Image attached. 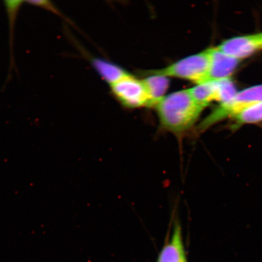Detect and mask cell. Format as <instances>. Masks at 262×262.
<instances>
[{
    "label": "cell",
    "instance_id": "1",
    "mask_svg": "<svg viewBox=\"0 0 262 262\" xmlns=\"http://www.w3.org/2000/svg\"><path fill=\"white\" fill-rule=\"evenodd\" d=\"M161 132L170 133L181 143L194 130L204 108L198 105L188 89L173 92L155 106Z\"/></svg>",
    "mask_w": 262,
    "mask_h": 262
},
{
    "label": "cell",
    "instance_id": "2",
    "mask_svg": "<svg viewBox=\"0 0 262 262\" xmlns=\"http://www.w3.org/2000/svg\"><path fill=\"white\" fill-rule=\"evenodd\" d=\"M208 48L199 53L180 59L165 68L141 71V75L155 74L192 82L195 84L208 80L209 70Z\"/></svg>",
    "mask_w": 262,
    "mask_h": 262
},
{
    "label": "cell",
    "instance_id": "3",
    "mask_svg": "<svg viewBox=\"0 0 262 262\" xmlns=\"http://www.w3.org/2000/svg\"><path fill=\"white\" fill-rule=\"evenodd\" d=\"M113 96L122 105L129 109L150 107L148 93L143 80L127 75L123 79L110 85Z\"/></svg>",
    "mask_w": 262,
    "mask_h": 262
},
{
    "label": "cell",
    "instance_id": "4",
    "mask_svg": "<svg viewBox=\"0 0 262 262\" xmlns=\"http://www.w3.org/2000/svg\"><path fill=\"white\" fill-rule=\"evenodd\" d=\"M262 102V84L245 88L237 92L229 102L219 104L208 115V119L211 124H214L229 119L232 115L241 108L249 104Z\"/></svg>",
    "mask_w": 262,
    "mask_h": 262
},
{
    "label": "cell",
    "instance_id": "5",
    "mask_svg": "<svg viewBox=\"0 0 262 262\" xmlns=\"http://www.w3.org/2000/svg\"><path fill=\"white\" fill-rule=\"evenodd\" d=\"M216 48L228 56L242 61L261 50L262 33L228 38Z\"/></svg>",
    "mask_w": 262,
    "mask_h": 262
},
{
    "label": "cell",
    "instance_id": "6",
    "mask_svg": "<svg viewBox=\"0 0 262 262\" xmlns=\"http://www.w3.org/2000/svg\"><path fill=\"white\" fill-rule=\"evenodd\" d=\"M208 49L210 62L208 81L231 78L237 70L241 61L223 53L216 47Z\"/></svg>",
    "mask_w": 262,
    "mask_h": 262
},
{
    "label": "cell",
    "instance_id": "7",
    "mask_svg": "<svg viewBox=\"0 0 262 262\" xmlns=\"http://www.w3.org/2000/svg\"><path fill=\"white\" fill-rule=\"evenodd\" d=\"M157 262H188L182 226L178 220L173 223L171 235L160 251Z\"/></svg>",
    "mask_w": 262,
    "mask_h": 262
},
{
    "label": "cell",
    "instance_id": "8",
    "mask_svg": "<svg viewBox=\"0 0 262 262\" xmlns=\"http://www.w3.org/2000/svg\"><path fill=\"white\" fill-rule=\"evenodd\" d=\"M231 123L229 129L232 132L246 124L262 123V102L249 104L241 108L229 118Z\"/></svg>",
    "mask_w": 262,
    "mask_h": 262
},
{
    "label": "cell",
    "instance_id": "9",
    "mask_svg": "<svg viewBox=\"0 0 262 262\" xmlns=\"http://www.w3.org/2000/svg\"><path fill=\"white\" fill-rule=\"evenodd\" d=\"M143 80L150 100V107H155L157 103L166 96L169 87V78L162 75L149 74L143 75Z\"/></svg>",
    "mask_w": 262,
    "mask_h": 262
},
{
    "label": "cell",
    "instance_id": "10",
    "mask_svg": "<svg viewBox=\"0 0 262 262\" xmlns=\"http://www.w3.org/2000/svg\"><path fill=\"white\" fill-rule=\"evenodd\" d=\"M6 13L8 14L9 25V47H10V63L9 70L8 76V79L6 81V84L8 83V81L11 80L12 77V72L13 70L16 71L15 63V58L14 55V37L15 31V25L16 17L19 10L21 6L25 3V1H4Z\"/></svg>",
    "mask_w": 262,
    "mask_h": 262
},
{
    "label": "cell",
    "instance_id": "11",
    "mask_svg": "<svg viewBox=\"0 0 262 262\" xmlns=\"http://www.w3.org/2000/svg\"><path fill=\"white\" fill-rule=\"evenodd\" d=\"M188 90L195 103L204 109L213 101H217V88L215 81H206L195 84Z\"/></svg>",
    "mask_w": 262,
    "mask_h": 262
},
{
    "label": "cell",
    "instance_id": "12",
    "mask_svg": "<svg viewBox=\"0 0 262 262\" xmlns=\"http://www.w3.org/2000/svg\"><path fill=\"white\" fill-rule=\"evenodd\" d=\"M92 64L101 78L105 80L110 86L130 74L119 66L101 59H93L92 60Z\"/></svg>",
    "mask_w": 262,
    "mask_h": 262
},
{
    "label": "cell",
    "instance_id": "13",
    "mask_svg": "<svg viewBox=\"0 0 262 262\" xmlns=\"http://www.w3.org/2000/svg\"><path fill=\"white\" fill-rule=\"evenodd\" d=\"M217 88V101L220 104L229 102L237 93L236 87L231 78L216 80Z\"/></svg>",
    "mask_w": 262,
    "mask_h": 262
}]
</instances>
